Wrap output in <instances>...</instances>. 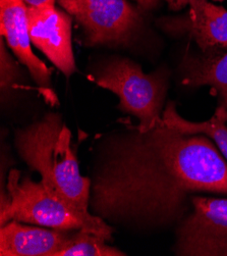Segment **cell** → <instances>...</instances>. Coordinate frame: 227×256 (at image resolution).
<instances>
[{
  "mask_svg": "<svg viewBox=\"0 0 227 256\" xmlns=\"http://www.w3.org/2000/svg\"><path fill=\"white\" fill-rule=\"evenodd\" d=\"M90 212L114 228L148 235L178 226L198 193L227 195V160L205 135L161 118L150 130L128 124L95 147Z\"/></svg>",
  "mask_w": 227,
  "mask_h": 256,
  "instance_id": "1",
  "label": "cell"
},
{
  "mask_svg": "<svg viewBox=\"0 0 227 256\" xmlns=\"http://www.w3.org/2000/svg\"><path fill=\"white\" fill-rule=\"evenodd\" d=\"M71 138L61 116L49 112L42 120L16 129L13 143L18 156L31 170L39 172L50 193L70 208L91 214V178L81 174Z\"/></svg>",
  "mask_w": 227,
  "mask_h": 256,
  "instance_id": "2",
  "label": "cell"
},
{
  "mask_svg": "<svg viewBox=\"0 0 227 256\" xmlns=\"http://www.w3.org/2000/svg\"><path fill=\"white\" fill-rule=\"evenodd\" d=\"M9 204L0 210V226L10 220L69 231L92 232L112 241L114 228L101 218L92 214H83L70 208L61 199L50 193L44 184L35 182L28 176H22L18 170L8 172L5 188Z\"/></svg>",
  "mask_w": 227,
  "mask_h": 256,
  "instance_id": "3",
  "label": "cell"
},
{
  "mask_svg": "<svg viewBox=\"0 0 227 256\" xmlns=\"http://www.w3.org/2000/svg\"><path fill=\"white\" fill-rule=\"evenodd\" d=\"M95 82L118 96V108L137 118L142 131L150 130L162 118L167 82L161 72L145 74L128 58H114L98 70Z\"/></svg>",
  "mask_w": 227,
  "mask_h": 256,
  "instance_id": "4",
  "label": "cell"
},
{
  "mask_svg": "<svg viewBox=\"0 0 227 256\" xmlns=\"http://www.w3.org/2000/svg\"><path fill=\"white\" fill-rule=\"evenodd\" d=\"M192 210L176 226L178 256H227V198L194 195Z\"/></svg>",
  "mask_w": 227,
  "mask_h": 256,
  "instance_id": "5",
  "label": "cell"
},
{
  "mask_svg": "<svg viewBox=\"0 0 227 256\" xmlns=\"http://www.w3.org/2000/svg\"><path fill=\"white\" fill-rule=\"evenodd\" d=\"M82 24L88 45L122 44L138 29L141 18L125 0H57Z\"/></svg>",
  "mask_w": 227,
  "mask_h": 256,
  "instance_id": "6",
  "label": "cell"
},
{
  "mask_svg": "<svg viewBox=\"0 0 227 256\" xmlns=\"http://www.w3.org/2000/svg\"><path fill=\"white\" fill-rule=\"evenodd\" d=\"M28 26L32 43L66 76L75 70L71 42L70 14L55 4L28 6Z\"/></svg>",
  "mask_w": 227,
  "mask_h": 256,
  "instance_id": "7",
  "label": "cell"
},
{
  "mask_svg": "<svg viewBox=\"0 0 227 256\" xmlns=\"http://www.w3.org/2000/svg\"><path fill=\"white\" fill-rule=\"evenodd\" d=\"M27 8L23 0H0L1 37L5 38L14 56L28 68L47 104L56 106L58 99L51 87V70L37 58L31 47Z\"/></svg>",
  "mask_w": 227,
  "mask_h": 256,
  "instance_id": "8",
  "label": "cell"
},
{
  "mask_svg": "<svg viewBox=\"0 0 227 256\" xmlns=\"http://www.w3.org/2000/svg\"><path fill=\"white\" fill-rule=\"evenodd\" d=\"M162 28L175 35H188L202 51L227 48V10L207 0L190 4L187 14L161 22Z\"/></svg>",
  "mask_w": 227,
  "mask_h": 256,
  "instance_id": "9",
  "label": "cell"
},
{
  "mask_svg": "<svg viewBox=\"0 0 227 256\" xmlns=\"http://www.w3.org/2000/svg\"><path fill=\"white\" fill-rule=\"evenodd\" d=\"M74 233L10 220L0 226V255L56 256L71 241Z\"/></svg>",
  "mask_w": 227,
  "mask_h": 256,
  "instance_id": "10",
  "label": "cell"
},
{
  "mask_svg": "<svg viewBox=\"0 0 227 256\" xmlns=\"http://www.w3.org/2000/svg\"><path fill=\"white\" fill-rule=\"evenodd\" d=\"M182 83L189 87L209 86L227 112V48H213L188 54L181 64Z\"/></svg>",
  "mask_w": 227,
  "mask_h": 256,
  "instance_id": "11",
  "label": "cell"
},
{
  "mask_svg": "<svg viewBox=\"0 0 227 256\" xmlns=\"http://www.w3.org/2000/svg\"><path fill=\"white\" fill-rule=\"evenodd\" d=\"M163 122L185 134H201L210 138L227 160V112L217 106L211 118L205 122H191L176 110L174 102H168L162 112Z\"/></svg>",
  "mask_w": 227,
  "mask_h": 256,
  "instance_id": "12",
  "label": "cell"
},
{
  "mask_svg": "<svg viewBox=\"0 0 227 256\" xmlns=\"http://www.w3.org/2000/svg\"><path fill=\"white\" fill-rule=\"evenodd\" d=\"M107 240L92 232L75 231L71 241L56 256H125L127 253L107 244Z\"/></svg>",
  "mask_w": 227,
  "mask_h": 256,
  "instance_id": "13",
  "label": "cell"
},
{
  "mask_svg": "<svg viewBox=\"0 0 227 256\" xmlns=\"http://www.w3.org/2000/svg\"><path fill=\"white\" fill-rule=\"evenodd\" d=\"M18 76V66L7 51L2 38L0 43V88L3 98L9 94Z\"/></svg>",
  "mask_w": 227,
  "mask_h": 256,
  "instance_id": "14",
  "label": "cell"
},
{
  "mask_svg": "<svg viewBox=\"0 0 227 256\" xmlns=\"http://www.w3.org/2000/svg\"><path fill=\"white\" fill-rule=\"evenodd\" d=\"M165 2L168 4V6L171 10H180L187 6H190L191 4L200 2V0H165Z\"/></svg>",
  "mask_w": 227,
  "mask_h": 256,
  "instance_id": "15",
  "label": "cell"
},
{
  "mask_svg": "<svg viewBox=\"0 0 227 256\" xmlns=\"http://www.w3.org/2000/svg\"><path fill=\"white\" fill-rule=\"evenodd\" d=\"M28 6H41L45 4H55L57 0H23Z\"/></svg>",
  "mask_w": 227,
  "mask_h": 256,
  "instance_id": "16",
  "label": "cell"
},
{
  "mask_svg": "<svg viewBox=\"0 0 227 256\" xmlns=\"http://www.w3.org/2000/svg\"><path fill=\"white\" fill-rule=\"evenodd\" d=\"M136 2L144 10H151L154 8L158 4L159 0H136Z\"/></svg>",
  "mask_w": 227,
  "mask_h": 256,
  "instance_id": "17",
  "label": "cell"
},
{
  "mask_svg": "<svg viewBox=\"0 0 227 256\" xmlns=\"http://www.w3.org/2000/svg\"><path fill=\"white\" fill-rule=\"evenodd\" d=\"M214 2H223V0H214Z\"/></svg>",
  "mask_w": 227,
  "mask_h": 256,
  "instance_id": "18",
  "label": "cell"
}]
</instances>
